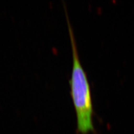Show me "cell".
<instances>
[{
	"mask_svg": "<svg viewBox=\"0 0 134 134\" xmlns=\"http://www.w3.org/2000/svg\"><path fill=\"white\" fill-rule=\"evenodd\" d=\"M66 15L73 54L72 72L69 83L71 96L76 113L77 131L81 134H89L94 132L90 86L86 73L79 60L73 29L68 16Z\"/></svg>",
	"mask_w": 134,
	"mask_h": 134,
	"instance_id": "1",
	"label": "cell"
}]
</instances>
